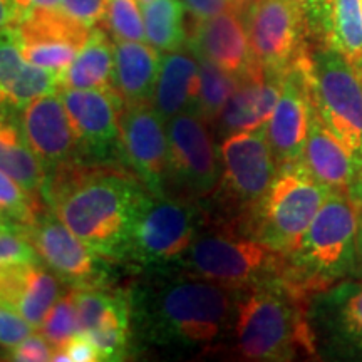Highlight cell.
<instances>
[{
  "label": "cell",
  "mask_w": 362,
  "mask_h": 362,
  "mask_svg": "<svg viewBox=\"0 0 362 362\" xmlns=\"http://www.w3.org/2000/svg\"><path fill=\"white\" fill-rule=\"evenodd\" d=\"M61 282L62 280L42 262H34L27 269L12 309L19 312L37 330L61 298Z\"/></svg>",
  "instance_id": "28"
},
{
  "label": "cell",
  "mask_w": 362,
  "mask_h": 362,
  "mask_svg": "<svg viewBox=\"0 0 362 362\" xmlns=\"http://www.w3.org/2000/svg\"><path fill=\"white\" fill-rule=\"evenodd\" d=\"M309 81L317 112L362 166V79L337 49L309 52Z\"/></svg>",
  "instance_id": "8"
},
{
  "label": "cell",
  "mask_w": 362,
  "mask_h": 362,
  "mask_svg": "<svg viewBox=\"0 0 362 362\" xmlns=\"http://www.w3.org/2000/svg\"><path fill=\"white\" fill-rule=\"evenodd\" d=\"M257 0H240V13L245 11L247 7H250L252 4H255Z\"/></svg>",
  "instance_id": "47"
},
{
  "label": "cell",
  "mask_w": 362,
  "mask_h": 362,
  "mask_svg": "<svg viewBox=\"0 0 362 362\" xmlns=\"http://www.w3.org/2000/svg\"><path fill=\"white\" fill-rule=\"evenodd\" d=\"M188 51L242 79L260 69L252 56L242 16L226 11L205 21H194L188 37Z\"/></svg>",
  "instance_id": "19"
},
{
  "label": "cell",
  "mask_w": 362,
  "mask_h": 362,
  "mask_svg": "<svg viewBox=\"0 0 362 362\" xmlns=\"http://www.w3.org/2000/svg\"><path fill=\"white\" fill-rule=\"evenodd\" d=\"M282 79L284 76L265 74L262 69L240 79L237 89L216 119L220 139L238 131H252L267 126L279 101Z\"/></svg>",
  "instance_id": "21"
},
{
  "label": "cell",
  "mask_w": 362,
  "mask_h": 362,
  "mask_svg": "<svg viewBox=\"0 0 362 362\" xmlns=\"http://www.w3.org/2000/svg\"><path fill=\"white\" fill-rule=\"evenodd\" d=\"M362 206L351 193L332 192L297 247L288 253L285 282L302 300L356 277Z\"/></svg>",
  "instance_id": "4"
},
{
  "label": "cell",
  "mask_w": 362,
  "mask_h": 362,
  "mask_svg": "<svg viewBox=\"0 0 362 362\" xmlns=\"http://www.w3.org/2000/svg\"><path fill=\"white\" fill-rule=\"evenodd\" d=\"M21 121L30 148L45 171L71 165L79 153L61 94L52 93L34 99L21 110Z\"/></svg>",
  "instance_id": "18"
},
{
  "label": "cell",
  "mask_w": 362,
  "mask_h": 362,
  "mask_svg": "<svg viewBox=\"0 0 362 362\" xmlns=\"http://www.w3.org/2000/svg\"><path fill=\"white\" fill-rule=\"evenodd\" d=\"M304 305L285 280L235 291V356L259 362L292 361L300 351L315 356Z\"/></svg>",
  "instance_id": "3"
},
{
  "label": "cell",
  "mask_w": 362,
  "mask_h": 362,
  "mask_svg": "<svg viewBox=\"0 0 362 362\" xmlns=\"http://www.w3.org/2000/svg\"><path fill=\"white\" fill-rule=\"evenodd\" d=\"M198 61H200V90H198L197 112L208 124L216 123L226 101L237 89L240 79L214 62L205 59Z\"/></svg>",
  "instance_id": "31"
},
{
  "label": "cell",
  "mask_w": 362,
  "mask_h": 362,
  "mask_svg": "<svg viewBox=\"0 0 362 362\" xmlns=\"http://www.w3.org/2000/svg\"><path fill=\"white\" fill-rule=\"evenodd\" d=\"M39 259L62 282L72 287L99 285L104 279L103 255L94 252L56 214L39 215L24 230Z\"/></svg>",
  "instance_id": "14"
},
{
  "label": "cell",
  "mask_w": 362,
  "mask_h": 362,
  "mask_svg": "<svg viewBox=\"0 0 362 362\" xmlns=\"http://www.w3.org/2000/svg\"><path fill=\"white\" fill-rule=\"evenodd\" d=\"M61 76L30 64L12 30L0 34V106L22 110L34 99L59 93Z\"/></svg>",
  "instance_id": "22"
},
{
  "label": "cell",
  "mask_w": 362,
  "mask_h": 362,
  "mask_svg": "<svg viewBox=\"0 0 362 362\" xmlns=\"http://www.w3.org/2000/svg\"><path fill=\"white\" fill-rule=\"evenodd\" d=\"M352 197L356 198V202L359 203V205L362 206V166H361V173H359V178H357V181H356V185L354 187L351 188V192H349Z\"/></svg>",
  "instance_id": "45"
},
{
  "label": "cell",
  "mask_w": 362,
  "mask_h": 362,
  "mask_svg": "<svg viewBox=\"0 0 362 362\" xmlns=\"http://www.w3.org/2000/svg\"><path fill=\"white\" fill-rule=\"evenodd\" d=\"M81 334L104 327H131L129 297L104 291L99 285L72 287Z\"/></svg>",
  "instance_id": "27"
},
{
  "label": "cell",
  "mask_w": 362,
  "mask_h": 362,
  "mask_svg": "<svg viewBox=\"0 0 362 362\" xmlns=\"http://www.w3.org/2000/svg\"><path fill=\"white\" fill-rule=\"evenodd\" d=\"M356 277L362 279V225H361V233H359V248H357V272Z\"/></svg>",
  "instance_id": "46"
},
{
  "label": "cell",
  "mask_w": 362,
  "mask_h": 362,
  "mask_svg": "<svg viewBox=\"0 0 362 362\" xmlns=\"http://www.w3.org/2000/svg\"><path fill=\"white\" fill-rule=\"evenodd\" d=\"M146 42L160 52L180 51L187 40L185 6L181 0H138Z\"/></svg>",
  "instance_id": "29"
},
{
  "label": "cell",
  "mask_w": 362,
  "mask_h": 362,
  "mask_svg": "<svg viewBox=\"0 0 362 362\" xmlns=\"http://www.w3.org/2000/svg\"><path fill=\"white\" fill-rule=\"evenodd\" d=\"M293 2L304 13L309 35H314L315 39L325 44L334 0H293Z\"/></svg>",
  "instance_id": "36"
},
{
  "label": "cell",
  "mask_w": 362,
  "mask_h": 362,
  "mask_svg": "<svg viewBox=\"0 0 362 362\" xmlns=\"http://www.w3.org/2000/svg\"><path fill=\"white\" fill-rule=\"evenodd\" d=\"M170 144V183L187 198L214 194L221 178L220 149L208 123L198 112H183L166 121Z\"/></svg>",
  "instance_id": "12"
},
{
  "label": "cell",
  "mask_w": 362,
  "mask_h": 362,
  "mask_svg": "<svg viewBox=\"0 0 362 362\" xmlns=\"http://www.w3.org/2000/svg\"><path fill=\"white\" fill-rule=\"evenodd\" d=\"M104 22L115 40L146 42L143 13L138 0H110Z\"/></svg>",
  "instance_id": "34"
},
{
  "label": "cell",
  "mask_w": 362,
  "mask_h": 362,
  "mask_svg": "<svg viewBox=\"0 0 362 362\" xmlns=\"http://www.w3.org/2000/svg\"><path fill=\"white\" fill-rule=\"evenodd\" d=\"M0 170L12 176L27 192L42 194L47 171L27 141L21 116L0 111Z\"/></svg>",
  "instance_id": "25"
},
{
  "label": "cell",
  "mask_w": 362,
  "mask_h": 362,
  "mask_svg": "<svg viewBox=\"0 0 362 362\" xmlns=\"http://www.w3.org/2000/svg\"><path fill=\"white\" fill-rule=\"evenodd\" d=\"M19 21L16 0H0V34L11 30Z\"/></svg>",
  "instance_id": "43"
},
{
  "label": "cell",
  "mask_w": 362,
  "mask_h": 362,
  "mask_svg": "<svg viewBox=\"0 0 362 362\" xmlns=\"http://www.w3.org/2000/svg\"><path fill=\"white\" fill-rule=\"evenodd\" d=\"M45 181L42 197L84 243L106 259H124L136 208L144 197L143 183L110 170H56Z\"/></svg>",
  "instance_id": "2"
},
{
  "label": "cell",
  "mask_w": 362,
  "mask_h": 362,
  "mask_svg": "<svg viewBox=\"0 0 362 362\" xmlns=\"http://www.w3.org/2000/svg\"><path fill=\"white\" fill-rule=\"evenodd\" d=\"M39 260L37 252L24 232H17V230L0 232V267Z\"/></svg>",
  "instance_id": "35"
},
{
  "label": "cell",
  "mask_w": 362,
  "mask_h": 362,
  "mask_svg": "<svg viewBox=\"0 0 362 362\" xmlns=\"http://www.w3.org/2000/svg\"><path fill=\"white\" fill-rule=\"evenodd\" d=\"M110 0H62L67 16L89 29H94L106 19Z\"/></svg>",
  "instance_id": "38"
},
{
  "label": "cell",
  "mask_w": 362,
  "mask_h": 362,
  "mask_svg": "<svg viewBox=\"0 0 362 362\" xmlns=\"http://www.w3.org/2000/svg\"><path fill=\"white\" fill-rule=\"evenodd\" d=\"M56 351V349H54ZM59 351H62L67 356L69 362H96L103 361L101 352L94 342L86 336V334L78 332L76 336H72L64 346L59 347Z\"/></svg>",
  "instance_id": "40"
},
{
  "label": "cell",
  "mask_w": 362,
  "mask_h": 362,
  "mask_svg": "<svg viewBox=\"0 0 362 362\" xmlns=\"http://www.w3.org/2000/svg\"><path fill=\"white\" fill-rule=\"evenodd\" d=\"M180 267L230 291H240L287 279L288 257L248 233L208 232L194 237Z\"/></svg>",
  "instance_id": "6"
},
{
  "label": "cell",
  "mask_w": 362,
  "mask_h": 362,
  "mask_svg": "<svg viewBox=\"0 0 362 362\" xmlns=\"http://www.w3.org/2000/svg\"><path fill=\"white\" fill-rule=\"evenodd\" d=\"M155 272L129 298L139 337L158 347L205 352L230 336L235 291L188 272Z\"/></svg>",
  "instance_id": "1"
},
{
  "label": "cell",
  "mask_w": 362,
  "mask_h": 362,
  "mask_svg": "<svg viewBox=\"0 0 362 362\" xmlns=\"http://www.w3.org/2000/svg\"><path fill=\"white\" fill-rule=\"evenodd\" d=\"M220 141L221 178L215 193H223L230 206L248 216L270 188L279 168L267 128L238 131Z\"/></svg>",
  "instance_id": "11"
},
{
  "label": "cell",
  "mask_w": 362,
  "mask_h": 362,
  "mask_svg": "<svg viewBox=\"0 0 362 362\" xmlns=\"http://www.w3.org/2000/svg\"><path fill=\"white\" fill-rule=\"evenodd\" d=\"M194 21H205L226 11H235L230 0H181Z\"/></svg>",
  "instance_id": "41"
},
{
  "label": "cell",
  "mask_w": 362,
  "mask_h": 362,
  "mask_svg": "<svg viewBox=\"0 0 362 362\" xmlns=\"http://www.w3.org/2000/svg\"><path fill=\"white\" fill-rule=\"evenodd\" d=\"M330 193L300 160L280 165L270 188L247 216V233L288 257Z\"/></svg>",
  "instance_id": "5"
},
{
  "label": "cell",
  "mask_w": 362,
  "mask_h": 362,
  "mask_svg": "<svg viewBox=\"0 0 362 362\" xmlns=\"http://www.w3.org/2000/svg\"><path fill=\"white\" fill-rule=\"evenodd\" d=\"M16 6L17 12H19V21L34 12L64 11L62 8V0H16Z\"/></svg>",
  "instance_id": "42"
},
{
  "label": "cell",
  "mask_w": 362,
  "mask_h": 362,
  "mask_svg": "<svg viewBox=\"0 0 362 362\" xmlns=\"http://www.w3.org/2000/svg\"><path fill=\"white\" fill-rule=\"evenodd\" d=\"M255 64L265 74L284 76L307 56L309 29L293 0H257L242 13Z\"/></svg>",
  "instance_id": "9"
},
{
  "label": "cell",
  "mask_w": 362,
  "mask_h": 362,
  "mask_svg": "<svg viewBox=\"0 0 362 362\" xmlns=\"http://www.w3.org/2000/svg\"><path fill=\"white\" fill-rule=\"evenodd\" d=\"M161 54L148 42L115 40L112 88L124 104L149 103L161 67Z\"/></svg>",
  "instance_id": "24"
},
{
  "label": "cell",
  "mask_w": 362,
  "mask_h": 362,
  "mask_svg": "<svg viewBox=\"0 0 362 362\" xmlns=\"http://www.w3.org/2000/svg\"><path fill=\"white\" fill-rule=\"evenodd\" d=\"M325 44L352 64L362 59V0H334Z\"/></svg>",
  "instance_id": "30"
},
{
  "label": "cell",
  "mask_w": 362,
  "mask_h": 362,
  "mask_svg": "<svg viewBox=\"0 0 362 362\" xmlns=\"http://www.w3.org/2000/svg\"><path fill=\"white\" fill-rule=\"evenodd\" d=\"M315 356L362 361V280H341L307 298Z\"/></svg>",
  "instance_id": "10"
},
{
  "label": "cell",
  "mask_w": 362,
  "mask_h": 362,
  "mask_svg": "<svg viewBox=\"0 0 362 362\" xmlns=\"http://www.w3.org/2000/svg\"><path fill=\"white\" fill-rule=\"evenodd\" d=\"M198 90H200V61L192 51L165 52L153 93L151 106L165 121L183 115L197 112Z\"/></svg>",
  "instance_id": "23"
},
{
  "label": "cell",
  "mask_w": 362,
  "mask_h": 362,
  "mask_svg": "<svg viewBox=\"0 0 362 362\" xmlns=\"http://www.w3.org/2000/svg\"><path fill=\"white\" fill-rule=\"evenodd\" d=\"M230 2H232V6H233L235 11L240 13V0H230Z\"/></svg>",
  "instance_id": "48"
},
{
  "label": "cell",
  "mask_w": 362,
  "mask_h": 362,
  "mask_svg": "<svg viewBox=\"0 0 362 362\" xmlns=\"http://www.w3.org/2000/svg\"><path fill=\"white\" fill-rule=\"evenodd\" d=\"M314 99L309 81V54L284 74L279 101L267 123V138L277 166L298 161L309 134Z\"/></svg>",
  "instance_id": "17"
},
{
  "label": "cell",
  "mask_w": 362,
  "mask_h": 362,
  "mask_svg": "<svg viewBox=\"0 0 362 362\" xmlns=\"http://www.w3.org/2000/svg\"><path fill=\"white\" fill-rule=\"evenodd\" d=\"M12 34L30 64L61 76L88 40L89 27L64 11L34 12L12 27Z\"/></svg>",
  "instance_id": "16"
},
{
  "label": "cell",
  "mask_w": 362,
  "mask_h": 362,
  "mask_svg": "<svg viewBox=\"0 0 362 362\" xmlns=\"http://www.w3.org/2000/svg\"><path fill=\"white\" fill-rule=\"evenodd\" d=\"M39 330L45 337V341L51 344L52 349L62 347L72 336L79 332L74 291H69L64 297L59 298Z\"/></svg>",
  "instance_id": "33"
},
{
  "label": "cell",
  "mask_w": 362,
  "mask_h": 362,
  "mask_svg": "<svg viewBox=\"0 0 362 362\" xmlns=\"http://www.w3.org/2000/svg\"><path fill=\"white\" fill-rule=\"evenodd\" d=\"M119 153L144 189L166 197L170 144L166 121L149 103L124 104L119 121Z\"/></svg>",
  "instance_id": "13"
},
{
  "label": "cell",
  "mask_w": 362,
  "mask_h": 362,
  "mask_svg": "<svg viewBox=\"0 0 362 362\" xmlns=\"http://www.w3.org/2000/svg\"><path fill=\"white\" fill-rule=\"evenodd\" d=\"M7 230H17V232H24V230L19 228V226L13 223V221L8 220L7 216L4 215L2 211H0V232H7Z\"/></svg>",
  "instance_id": "44"
},
{
  "label": "cell",
  "mask_w": 362,
  "mask_h": 362,
  "mask_svg": "<svg viewBox=\"0 0 362 362\" xmlns=\"http://www.w3.org/2000/svg\"><path fill=\"white\" fill-rule=\"evenodd\" d=\"M198 235V211L189 200L146 192L131 223L124 259L151 270L181 265Z\"/></svg>",
  "instance_id": "7"
},
{
  "label": "cell",
  "mask_w": 362,
  "mask_h": 362,
  "mask_svg": "<svg viewBox=\"0 0 362 362\" xmlns=\"http://www.w3.org/2000/svg\"><path fill=\"white\" fill-rule=\"evenodd\" d=\"M0 211L22 230L34 225L40 215L34 194L27 192L2 170H0Z\"/></svg>",
  "instance_id": "32"
},
{
  "label": "cell",
  "mask_w": 362,
  "mask_h": 362,
  "mask_svg": "<svg viewBox=\"0 0 362 362\" xmlns=\"http://www.w3.org/2000/svg\"><path fill=\"white\" fill-rule=\"evenodd\" d=\"M34 327L11 307L0 304V346L11 347L34 334Z\"/></svg>",
  "instance_id": "37"
},
{
  "label": "cell",
  "mask_w": 362,
  "mask_h": 362,
  "mask_svg": "<svg viewBox=\"0 0 362 362\" xmlns=\"http://www.w3.org/2000/svg\"><path fill=\"white\" fill-rule=\"evenodd\" d=\"M300 163L330 192L349 193L361 173V163L341 138L327 128L315 106Z\"/></svg>",
  "instance_id": "20"
},
{
  "label": "cell",
  "mask_w": 362,
  "mask_h": 362,
  "mask_svg": "<svg viewBox=\"0 0 362 362\" xmlns=\"http://www.w3.org/2000/svg\"><path fill=\"white\" fill-rule=\"evenodd\" d=\"M54 349L52 346L45 341L42 334H30L29 337L11 347L8 351V359L19 362H44L52 361Z\"/></svg>",
  "instance_id": "39"
},
{
  "label": "cell",
  "mask_w": 362,
  "mask_h": 362,
  "mask_svg": "<svg viewBox=\"0 0 362 362\" xmlns=\"http://www.w3.org/2000/svg\"><path fill=\"white\" fill-rule=\"evenodd\" d=\"M115 76V42L99 27L90 30L71 66L61 74V88L106 89L112 88Z\"/></svg>",
  "instance_id": "26"
},
{
  "label": "cell",
  "mask_w": 362,
  "mask_h": 362,
  "mask_svg": "<svg viewBox=\"0 0 362 362\" xmlns=\"http://www.w3.org/2000/svg\"><path fill=\"white\" fill-rule=\"evenodd\" d=\"M59 94L78 138L81 155L104 161L119 151V121L124 103L115 88H61Z\"/></svg>",
  "instance_id": "15"
},
{
  "label": "cell",
  "mask_w": 362,
  "mask_h": 362,
  "mask_svg": "<svg viewBox=\"0 0 362 362\" xmlns=\"http://www.w3.org/2000/svg\"><path fill=\"white\" fill-rule=\"evenodd\" d=\"M354 67L357 69V72H359V76H361V79H362V59L359 62H357V64H354Z\"/></svg>",
  "instance_id": "49"
}]
</instances>
